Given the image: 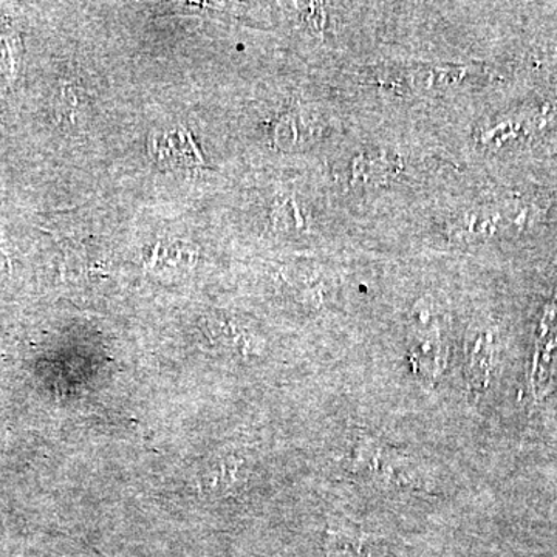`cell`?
Returning a JSON list of instances; mask_svg holds the SVG:
<instances>
[{
	"label": "cell",
	"mask_w": 557,
	"mask_h": 557,
	"mask_svg": "<svg viewBox=\"0 0 557 557\" xmlns=\"http://www.w3.org/2000/svg\"><path fill=\"white\" fill-rule=\"evenodd\" d=\"M346 468L350 474L386 490L424 491L429 487L426 474L412 458L369 432H358L351 442Z\"/></svg>",
	"instance_id": "1"
},
{
	"label": "cell",
	"mask_w": 557,
	"mask_h": 557,
	"mask_svg": "<svg viewBox=\"0 0 557 557\" xmlns=\"http://www.w3.org/2000/svg\"><path fill=\"white\" fill-rule=\"evenodd\" d=\"M409 362L412 372L424 383H435L448 364V350L443 346L437 333L420 336L410 348Z\"/></svg>",
	"instance_id": "2"
},
{
	"label": "cell",
	"mask_w": 557,
	"mask_h": 557,
	"mask_svg": "<svg viewBox=\"0 0 557 557\" xmlns=\"http://www.w3.org/2000/svg\"><path fill=\"white\" fill-rule=\"evenodd\" d=\"M557 347V313L547 311L542 322V333L539 336L536 358H534L533 383L534 397L542 399L547 395L553 380V351Z\"/></svg>",
	"instance_id": "3"
},
{
	"label": "cell",
	"mask_w": 557,
	"mask_h": 557,
	"mask_svg": "<svg viewBox=\"0 0 557 557\" xmlns=\"http://www.w3.org/2000/svg\"><path fill=\"white\" fill-rule=\"evenodd\" d=\"M494 368V348L493 341L490 335L482 333L478 338L472 341L468 348L467 368H465V376H467V387L469 397L479 399L486 394L491 384Z\"/></svg>",
	"instance_id": "4"
},
{
	"label": "cell",
	"mask_w": 557,
	"mask_h": 557,
	"mask_svg": "<svg viewBox=\"0 0 557 557\" xmlns=\"http://www.w3.org/2000/svg\"><path fill=\"white\" fill-rule=\"evenodd\" d=\"M330 557H381V539L354 527H335L329 531Z\"/></svg>",
	"instance_id": "5"
}]
</instances>
